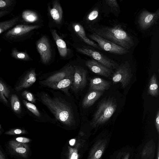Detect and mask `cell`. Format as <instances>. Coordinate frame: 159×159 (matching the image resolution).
Wrapping results in <instances>:
<instances>
[{"label": "cell", "instance_id": "ba28073f", "mask_svg": "<svg viewBox=\"0 0 159 159\" xmlns=\"http://www.w3.org/2000/svg\"><path fill=\"white\" fill-rule=\"evenodd\" d=\"M73 81L71 88L76 93L82 90L86 86L87 83V71L84 68L74 66Z\"/></svg>", "mask_w": 159, "mask_h": 159}, {"label": "cell", "instance_id": "f35d334b", "mask_svg": "<svg viewBox=\"0 0 159 159\" xmlns=\"http://www.w3.org/2000/svg\"><path fill=\"white\" fill-rule=\"evenodd\" d=\"M0 159H6L5 156L0 150Z\"/></svg>", "mask_w": 159, "mask_h": 159}, {"label": "cell", "instance_id": "1f68e13d", "mask_svg": "<svg viewBox=\"0 0 159 159\" xmlns=\"http://www.w3.org/2000/svg\"><path fill=\"white\" fill-rule=\"evenodd\" d=\"M99 15V11L97 8L94 9L88 15L87 17V20L92 21L96 20Z\"/></svg>", "mask_w": 159, "mask_h": 159}, {"label": "cell", "instance_id": "9c48e42d", "mask_svg": "<svg viewBox=\"0 0 159 159\" xmlns=\"http://www.w3.org/2000/svg\"><path fill=\"white\" fill-rule=\"evenodd\" d=\"M159 18V9L154 12L143 10L138 16V23L141 30H146L156 23Z\"/></svg>", "mask_w": 159, "mask_h": 159}, {"label": "cell", "instance_id": "44dd1931", "mask_svg": "<svg viewBox=\"0 0 159 159\" xmlns=\"http://www.w3.org/2000/svg\"><path fill=\"white\" fill-rule=\"evenodd\" d=\"M50 13L55 22L58 23L61 22L63 11L61 6L57 1L55 0L53 2L52 8L50 10Z\"/></svg>", "mask_w": 159, "mask_h": 159}, {"label": "cell", "instance_id": "5bb4252c", "mask_svg": "<svg viewBox=\"0 0 159 159\" xmlns=\"http://www.w3.org/2000/svg\"><path fill=\"white\" fill-rule=\"evenodd\" d=\"M73 74L58 82L48 83L42 85L51 88L62 90L68 95V90L72 84Z\"/></svg>", "mask_w": 159, "mask_h": 159}, {"label": "cell", "instance_id": "b9f144b4", "mask_svg": "<svg viewBox=\"0 0 159 159\" xmlns=\"http://www.w3.org/2000/svg\"><path fill=\"white\" fill-rule=\"evenodd\" d=\"M1 134V131H0V135Z\"/></svg>", "mask_w": 159, "mask_h": 159}, {"label": "cell", "instance_id": "8d00e7d4", "mask_svg": "<svg viewBox=\"0 0 159 159\" xmlns=\"http://www.w3.org/2000/svg\"><path fill=\"white\" fill-rule=\"evenodd\" d=\"M11 13V12L7 11H0V19Z\"/></svg>", "mask_w": 159, "mask_h": 159}, {"label": "cell", "instance_id": "6da1fadb", "mask_svg": "<svg viewBox=\"0 0 159 159\" xmlns=\"http://www.w3.org/2000/svg\"><path fill=\"white\" fill-rule=\"evenodd\" d=\"M91 30L93 33L128 50L134 45L133 37L122 25L117 24L112 26L101 25Z\"/></svg>", "mask_w": 159, "mask_h": 159}, {"label": "cell", "instance_id": "9a60e30c", "mask_svg": "<svg viewBox=\"0 0 159 159\" xmlns=\"http://www.w3.org/2000/svg\"><path fill=\"white\" fill-rule=\"evenodd\" d=\"M111 84L110 81L100 77H94L90 80V91L95 90L104 92L109 89Z\"/></svg>", "mask_w": 159, "mask_h": 159}, {"label": "cell", "instance_id": "52a82bcc", "mask_svg": "<svg viewBox=\"0 0 159 159\" xmlns=\"http://www.w3.org/2000/svg\"><path fill=\"white\" fill-rule=\"evenodd\" d=\"M79 52L89 56L107 67L113 70L116 69L119 65L102 53L87 48H77Z\"/></svg>", "mask_w": 159, "mask_h": 159}, {"label": "cell", "instance_id": "d6a6232c", "mask_svg": "<svg viewBox=\"0 0 159 159\" xmlns=\"http://www.w3.org/2000/svg\"><path fill=\"white\" fill-rule=\"evenodd\" d=\"M68 159H78L79 155L77 147L71 148L68 147Z\"/></svg>", "mask_w": 159, "mask_h": 159}, {"label": "cell", "instance_id": "8fae6325", "mask_svg": "<svg viewBox=\"0 0 159 159\" xmlns=\"http://www.w3.org/2000/svg\"><path fill=\"white\" fill-rule=\"evenodd\" d=\"M74 74V67L71 65L68 64L59 71L50 75L45 80L40 82L42 85L58 82Z\"/></svg>", "mask_w": 159, "mask_h": 159}, {"label": "cell", "instance_id": "7402d4cb", "mask_svg": "<svg viewBox=\"0 0 159 159\" xmlns=\"http://www.w3.org/2000/svg\"><path fill=\"white\" fill-rule=\"evenodd\" d=\"M20 20L19 16H17L11 19L0 22V34L18 24Z\"/></svg>", "mask_w": 159, "mask_h": 159}, {"label": "cell", "instance_id": "277c9868", "mask_svg": "<svg viewBox=\"0 0 159 159\" xmlns=\"http://www.w3.org/2000/svg\"><path fill=\"white\" fill-rule=\"evenodd\" d=\"M39 27L40 26L38 25L18 24L6 32L2 34V37L10 42L21 41L30 32Z\"/></svg>", "mask_w": 159, "mask_h": 159}, {"label": "cell", "instance_id": "f1b7e54d", "mask_svg": "<svg viewBox=\"0 0 159 159\" xmlns=\"http://www.w3.org/2000/svg\"><path fill=\"white\" fill-rule=\"evenodd\" d=\"M23 103L30 111L37 117L41 116L40 113L36 107L33 104L28 102L25 100H23Z\"/></svg>", "mask_w": 159, "mask_h": 159}, {"label": "cell", "instance_id": "f546056e", "mask_svg": "<svg viewBox=\"0 0 159 159\" xmlns=\"http://www.w3.org/2000/svg\"><path fill=\"white\" fill-rule=\"evenodd\" d=\"M106 4L111 8L112 11L118 12L119 9V6L116 0H106L105 1Z\"/></svg>", "mask_w": 159, "mask_h": 159}, {"label": "cell", "instance_id": "484cf974", "mask_svg": "<svg viewBox=\"0 0 159 159\" xmlns=\"http://www.w3.org/2000/svg\"><path fill=\"white\" fill-rule=\"evenodd\" d=\"M11 55L13 58L22 61H29L31 58L26 52L19 51L16 48H14L11 50Z\"/></svg>", "mask_w": 159, "mask_h": 159}, {"label": "cell", "instance_id": "ac0fdd59", "mask_svg": "<svg viewBox=\"0 0 159 159\" xmlns=\"http://www.w3.org/2000/svg\"><path fill=\"white\" fill-rule=\"evenodd\" d=\"M52 37L57 45L59 53L62 57L66 56L68 50L64 41L58 35L57 31L53 29L50 30Z\"/></svg>", "mask_w": 159, "mask_h": 159}, {"label": "cell", "instance_id": "7a4b0ae2", "mask_svg": "<svg viewBox=\"0 0 159 159\" xmlns=\"http://www.w3.org/2000/svg\"><path fill=\"white\" fill-rule=\"evenodd\" d=\"M40 99L41 102L48 108L58 121L69 126L75 124L71 109L63 101L57 98H52L44 92L41 94Z\"/></svg>", "mask_w": 159, "mask_h": 159}, {"label": "cell", "instance_id": "30bf717a", "mask_svg": "<svg viewBox=\"0 0 159 159\" xmlns=\"http://www.w3.org/2000/svg\"><path fill=\"white\" fill-rule=\"evenodd\" d=\"M36 45L40 54V59L44 64L48 63L50 61L52 53L50 44L47 37L43 36L37 42Z\"/></svg>", "mask_w": 159, "mask_h": 159}, {"label": "cell", "instance_id": "4316f807", "mask_svg": "<svg viewBox=\"0 0 159 159\" xmlns=\"http://www.w3.org/2000/svg\"><path fill=\"white\" fill-rule=\"evenodd\" d=\"M10 102L12 109L16 113L19 114L21 111L20 102L17 96L12 94L10 97Z\"/></svg>", "mask_w": 159, "mask_h": 159}, {"label": "cell", "instance_id": "7c38bea8", "mask_svg": "<svg viewBox=\"0 0 159 159\" xmlns=\"http://www.w3.org/2000/svg\"><path fill=\"white\" fill-rule=\"evenodd\" d=\"M87 66L93 72L107 78H110L113 73L112 70L104 66L95 60L92 59L85 62Z\"/></svg>", "mask_w": 159, "mask_h": 159}, {"label": "cell", "instance_id": "e575fe53", "mask_svg": "<svg viewBox=\"0 0 159 159\" xmlns=\"http://www.w3.org/2000/svg\"><path fill=\"white\" fill-rule=\"evenodd\" d=\"M16 141L23 143H29L30 141V139L25 137H19L15 139Z\"/></svg>", "mask_w": 159, "mask_h": 159}, {"label": "cell", "instance_id": "8992f818", "mask_svg": "<svg viewBox=\"0 0 159 159\" xmlns=\"http://www.w3.org/2000/svg\"><path fill=\"white\" fill-rule=\"evenodd\" d=\"M89 38L98 43L102 50L118 55H123L129 52V50L109 41L95 33L89 35Z\"/></svg>", "mask_w": 159, "mask_h": 159}, {"label": "cell", "instance_id": "d4e9b609", "mask_svg": "<svg viewBox=\"0 0 159 159\" xmlns=\"http://www.w3.org/2000/svg\"><path fill=\"white\" fill-rule=\"evenodd\" d=\"M21 17L25 22L33 23L37 21L39 19L37 14L35 12L30 10H25L22 13Z\"/></svg>", "mask_w": 159, "mask_h": 159}, {"label": "cell", "instance_id": "e0dca14e", "mask_svg": "<svg viewBox=\"0 0 159 159\" xmlns=\"http://www.w3.org/2000/svg\"><path fill=\"white\" fill-rule=\"evenodd\" d=\"M9 145L16 153L24 158L27 157L29 148L27 143H22L15 140H11L9 142Z\"/></svg>", "mask_w": 159, "mask_h": 159}, {"label": "cell", "instance_id": "d6986e66", "mask_svg": "<svg viewBox=\"0 0 159 159\" xmlns=\"http://www.w3.org/2000/svg\"><path fill=\"white\" fill-rule=\"evenodd\" d=\"M103 92L95 90L90 91L84 97L82 106L84 108L92 106L102 95Z\"/></svg>", "mask_w": 159, "mask_h": 159}, {"label": "cell", "instance_id": "83f0119b", "mask_svg": "<svg viewBox=\"0 0 159 159\" xmlns=\"http://www.w3.org/2000/svg\"><path fill=\"white\" fill-rule=\"evenodd\" d=\"M16 3L15 0H0V11L11 12Z\"/></svg>", "mask_w": 159, "mask_h": 159}, {"label": "cell", "instance_id": "74e56055", "mask_svg": "<svg viewBox=\"0 0 159 159\" xmlns=\"http://www.w3.org/2000/svg\"><path fill=\"white\" fill-rule=\"evenodd\" d=\"M129 153H125L123 155L121 159H129Z\"/></svg>", "mask_w": 159, "mask_h": 159}, {"label": "cell", "instance_id": "ffe728a7", "mask_svg": "<svg viewBox=\"0 0 159 159\" xmlns=\"http://www.w3.org/2000/svg\"><path fill=\"white\" fill-rule=\"evenodd\" d=\"M73 27L75 32L85 43L98 50H102L97 44L87 38L84 29L81 25L75 23L73 25Z\"/></svg>", "mask_w": 159, "mask_h": 159}, {"label": "cell", "instance_id": "cb8c5ba5", "mask_svg": "<svg viewBox=\"0 0 159 159\" xmlns=\"http://www.w3.org/2000/svg\"><path fill=\"white\" fill-rule=\"evenodd\" d=\"M10 90L6 84L0 79V101L5 104H8V99L10 96Z\"/></svg>", "mask_w": 159, "mask_h": 159}, {"label": "cell", "instance_id": "ab89813d", "mask_svg": "<svg viewBox=\"0 0 159 159\" xmlns=\"http://www.w3.org/2000/svg\"><path fill=\"white\" fill-rule=\"evenodd\" d=\"M159 145H158V144L157 159H159Z\"/></svg>", "mask_w": 159, "mask_h": 159}, {"label": "cell", "instance_id": "d590c367", "mask_svg": "<svg viewBox=\"0 0 159 159\" xmlns=\"http://www.w3.org/2000/svg\"><path fill=\"white\" fill-rule=\"evenodd\" d=\"M155 124L158 133L159 132V111L158 110L157 111L156 118Z\"/></svg>", "mask_w": 159, "mask_h": 159}, {"label": "cell", "instance_id": "2e32d148", "mask_svg": "<svg viewBox=\"0 0 159 159\" xmlns=\"http://www.w3.org/2000/svg\"><path fill=\"white\" fill-rule=\"evenodd\" d=\"M107 145L106 140L98 141L93 145L87 159H100L102 156Z\"/></svg>", "mask_w": 159, "mask_h": 159}, {"label": "cell", "instance_id": "3957f363", "mask_svg": "<svg viewBox=\"0 0 159 159\" xmlns=\"http://www.w3.org/2000/svg\"><path fill=\"white\" fill-rule=\"evenodd\" d=\"M117 107V103L114 98L109 97L102 100L99 104L90 125L96 127L102 125L111 117Z\"/></svg>", "mask_w": 159, "mask_h": 159}, {"label": "cell", "instance_id": "60d3db41", "mask_svg": "<svg viewBox=\"0 0 159 159\" xmlns=\"http://www.w3.org/2000/svg\"><path fill=\"white\" fill-rule=\"evenodd\" d=\"M1 51V48H0V52Z\"/></svg>", "mask_w": 159, "mask_h": 159}, {"label": "cell", "instance_id": "4dcf8cb0", "mask_svg": "<svg viewBox=\"0 0 159 159\" xmlns=\"http://www.w3.org/2000/svg\"><path fill=\"white\" fill-rule=\"evenodd\" d=\"M26 133L27 131L25 129L14 128L6 131L4 134H5L9 135H16L25 134Z\"/></svg>", "mask_w": 159, "mask_h": 159}, {"label": "cell", "instance_id": "5b68a950", "mask_svg": "<svg viewBox=\"0 0 159 159\" xmlns=\"http://www.w3.org/2000/svg\"><path fill=\"white\" fill-rule=\"evenodd\" d=\"M112 76L113 84L120 83L123 88L129 83L132 73L128 61L121 63L115 69Z\"/></svg>", "mask_w": 159, "mask_h": 159}, {"label": "cell", "instance_id": "4fadbf2b", "mask_svg": "<svg viewBox=\"0 0 159 159\" xmlns=\"http://www.w3.org/2000/svg\"><path fill=\"white\" fill-rule=\"evenodd\" d=\"M36 74L34 69H31L24 75L15 87V90L19 91L31 86L36 81Z\"/></svg>", "mask_w": 159, "mask_h": 159}, {"label": "cell", "instance_id": "836d02e7", "mask_svg": "<svg viewBox=\"0 0 159 159\" xmlns=\"http://www.w3.org/2000/svg\"><path fill=\"white\" fill-rule=\"evenodd\" d=\"M22 97L29 101L32 103L36 102V99L34 95L31 92L25 90L21 93Z\"/></svg>", "mask_w": 159, "mask_h": 159}, {"label": "cell", "instance_id": "603a6c76", "mask_svg": "<svg viewBox=\"0 0 159 159\" xmlns=\"http://www.w3.org/2000/svg\"><path fill=\"white\" fill-rule=\"evenodd\" d=\"M148 93L151 96L157 97L159 94L158 82L157 76L154 73L151 77L148 84Z\"/></svg>", "mask_w": 159, "mask_h": 159}]
</instances>
